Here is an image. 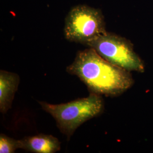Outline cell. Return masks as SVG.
Listing matches in <instances>:
<instances>
[{
  "mask_svg": "<svg viewBox=\"0 0 153 153\" xmlns=\"http://www.w3.org/2000/svg\"><path fill=\"white\" fill-rule=\"evenodd\" d=\"M66 71L77 76L90 92L100 95L117 97L134 83L130 71L110 63L90 47L78 51Z\"/></svg>",
  "mask_w": 153,
  "mask_h": 153,
  "instance_id": "6da1fadb",
  "label": "cell"
},
{
  "mask_svg": "<svg viewBox=\"0 0 153 153\" xmlns=\"http://www.w3.org/2000/svg\"><path fill=\"white\" fill-rule=\"evenodd\" d=\"M44 111L51 115L60 131L69 140L78 127L101 114L104 102L101 95L90 92L88 97L78 98L61 104L39 102Z\"/></svg>",
  "mask_w": 153,
  "mask_h": 153,
  "instance_id": "7a4b0ae2",
  "label": "cell"
},
{
  "mask_svg": "<svg viewBox=\"0 0 153 153\" xmlns=\"http://www.w3.org/2000/svg\"><path fill=\"white\" fill-rule=\"evenodd\" d=\"M107 31L99 9L85 5L73 7L66 16L64 33L69 42L87 45Z\"/></svg>",
  "mask_w": 153,
  "mask_h": 153,
  "instance_id": "3957f363",
  "label": "cell"
},
{
  "mask_svg": "<svg viewBox=\"0 0 153 153\" xmlns=\"http://www.w3.org/2000/svg\"><path fill=\"white\" fill-rule=\"evenodd\" d=\"M94 49L105 60L127 71L143 73L145 65L135 52L133 45L127 39L107 33L86 45Z\"/></svg>",
  "mask_w": 153,
  "mask_h": 153,
  "instance_id": "277c9868",
  "label": "cell"
},
{
  "mask_svg": "<svg viewBox=\"0 0 153 153\" xmlns=\"http://www.w3.org/2000/svg\"><path fill=\"white\" fill-rule=\"evenodd\" d=\"M20 149L35 153H55L61 149L59 140L52 135L39 134L19 140Z\"/></svg>",
  "mask_w": 153,
  "mask_h": 153,
  "instance_id": "5b68a950",
  "label": "cell"
},
{
  "mask_svg": "<svg viewBox=\"0 0 153 153\" xmlns=\"http://www.w3.org/2000/svg\"><path fill=\"white\" fill-rule=\"evenodd\" d=\"M20 82L16 73L0 71V112L5 114L11 108Z\"/></svg>",
  "mask_w": 153,
  "mask_h": 153,
  "instance_id": "8992f818",
  "label": "cell"
},
{
  "mask_svg": "<svg viewBox=\"0 0 153 153\" xmlns=\"http://www.w3.org/2000/svg\"><path fill=\"white\" fill-rule=\"evenodd\" d=\"M20 149L19 140H15L5 134H0V153H13Z\"/></svg>",
  "mask_w": 153,
  "mask_h": 153,
  "instance_id": "52a82bcc",
  "label": "cell"
}]
</instances>
